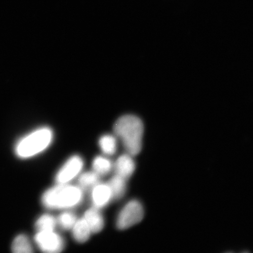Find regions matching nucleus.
Returning <instances> with one entry per match:
<instances>
[{
  "label": "nucleus",
  "mask_w": 253,
  "mask_h": 253,
  "mask_svg": "<svg viewBox=\"0 0 253 253\" xmlns=\"http://www.w3.org/2000/svg\"><path fill=\"white\" fill-rule=\"evenodd\" d=\"M114 132L123 142L127 153L135 156L142 148L144 125L140 119L133 115H125L117 120Z\"/></svg>",
  "instance_id": "1"
},
{
  "label": "nucleus",
  "mask_w": 253,
  "mask_h": 253,
  "mask_svg": "<svg viewBox=\"0 0 253 253\" xmlns=\"http://www.w3.org/2000/svg\"><path fill=\"white\" fill-rule=\"evenodd\" d=\"M83 193L78 186L59 184L42 195L44 207L48 209H65L75 207L82 201Z\"/></svg>",
  "instance_id": "2"
},
{
  "label": "nucleus",
  "mask_w": 253,
  "mask_h": 253,
  "mask_svg": "<svg viewBox=\"0 0 253 253\" xmlns=\"http://www.w3.org/2000/svg\"><path fill=\"white\" fill-rule=\"evenodd\" d=\"M52 137V131L49 128L37 129L18 141L15 148V153L22 158L36 156L49 146Z\"/></svg>",
  "instance_id": "3"
},
{
  "label": "nucleus",
  "mask_w": 253,
  "mask_h": 253,
  "mask_svg": "<svg viewBox=\"0 0 253 253\" xmlns=\"http://www.w3.org/2000/svg\"><path fill=\"white\" fill-rule=\"evenodd\" d=\"M144 211L142 205L137 200L129 201L120 211L117 220V227L120 230L128 229L140 223L143 219Z\"/></svg>",
  "instance_id": "4"
},
{
  "label": "nucleus",
  "mask_w": 253,
  "mask_h": 253,
  "mask_svg": "<svg viewBox=\"0 0 253 253\" xmlns=\"http://www.w3.org/2000/svg\"><path fill=\"white\" fill-rule=\"evenodd\" d=\"M35 241L44 253H57L64 249L65 243L62 237L53 231L38 232L35 236Z\"/></svg>",
  "instance_id": "5"
},
{
  "label": "nucleus",
  "mask_w": 253,
  "mask_h": 253,
  "mask_svg": "<svg viewBox=\"0 0 253 253\" xmlns=\"http://www.w3.org/2000/svg\"><path fill=\"white\" fill-rule=\"evenodd\" d=\"M83 166V160L80 157H72L57 173L56 182L58 184H66L78 175Z\"/></svg>",
  "instance_id": "6"
},
{
  "label": "nucleus",
  "mask_w": 253,
  "mask_h": 253,
  "mask_svg": "<svg viewBox=\"0 0 253 253\" xmlns=\"http://www.w3.org/2000/svg\"><path fill=\"white\" fill-rule=\"evenodd\" d=\"M132 157L127 154L118 158L115 165L116 175L126 180L130 178L135 169V164Z\"/></svg>",
  "instance_id": "7"
},
{
  "label": "nucleus",
  "mask_w": 253,
  "mask_h": 253,
  "mask_svg": "<svg viewBox=\"0 0 253 253\" xmlns=\"http://www.w3.org/2000/svg\"><path fill=\"white\" fill-rule=\"evenodd\" d=\"M93 204L98 209L105 207L112 199L109 186L107 184H98L92 189L91 194Z\"/></svg>",
  "instance_id": "8"
},
{
  "label": "nucleus",
  "mask_w": 253,
  "mask_h": 253,
  "mask_svg": "<svg viewBox=\"0 0 253 253\" xmlns=\"http://www.w3.org/2000/svg\"><path fill=\"white\" fill-rule=\"evenodd\" d=\"M83 217L86 220L91 233H98L103 229L104 219L99 209L95 207L89 209L85 212Z\"/></svg>",
  "instance_id": "9"
},
{
  "label": "nucleus",
  "mask_w": 253,
  "mask_h": 253,
  "mask_svg": "<svg viewBox=\"0 0 253 253\" xmlns=\"http://www.w3.org/2000/svg\"><path fill=\"white\" fill-rule=\"evenodd\" d=\"M72 229L73 236L76 241L84 243L89 239L91 232L84 217L77 220Z\"/></svg>",
  "instance_id": "10"
},
{
  "label": "nucleus",
  "mask_w": 253,
  "mask_h": 253,
  "mask_svg": "<svg viewBox=\"0 0 253 253\" xmlns=\"http://www.w3.org/2000/svg\"><path fill=\"white\" fill-rule=\"evenodd\" d=\"M126 181L117 175L111 178L107 185L109 186L112 199H119L124 196L126 191Z\"/></svg>",
  "instance_id": "11"
},
{
  "label": "nucleus",
  "mask_w": 253,
  "mask_h": 253,
  "mask_svg": "<svg viewBox=\"0 0 253 253\" xmlns=\"http://www.w3.org/2000/svg\"><path fill=\"white\" fill-rule=\"evenodd\" d=\"M12 252L14 253H31L33 252V247L29 239L24 235L18 236L12 242Z\"/></svg>",
  "instance_id": "12"
},
{
  "label": "nucleus",
  "mask_w": 253,
  "mask_h": 253,
  "mask_svg": "<svg viewBox=\"0 0 253 253\" xmlns=\"http://www.w3.org/2000/svg\"><path fill=\"white\" fill-rule=\"evenodd\" d=\"M78 183L80 188L93 189L99 183V175L94 171L85 172L79 176Z\"/></svg>",
  "instance_id": "13"
},
{
  "label": "nucleus",
  "mask_w": 253,
  "mask_h": 253,
  "mask_svg": "<svg viewBox=\"0 0 253 253\" xmlns=\"http://www.w3.org/2000/svg\"><path fill=\"white\" fill-rule=\"evenodd\" d=\"M57 220L50 214H43L37 220L36 223L38 232L41 231H53L55 228Z\"/></svg>",
  "instance_id": "14"
},
{
  "label": "nucleus",
  "mask_w": 253,
  "mask_h": 253,
  "mask_svg": "<svg viewBox=\"0 0 253 253\" xmlns=\"http://www.w3.org/2000/svg\"><path fill=\"white\" fill-rule=\"evenodd\" d=\"M99 145L104 154L113 155L117 150L116 139L112 135H104L100 138Z\"/></svg>",
  "instance_id": "15"
},
{
  "label": "nucleus",
  "mask_w": 253,
  "mask_h": 253,
  "mask_svg": "<svg viewBox=\"0 0 253 253\" xmlns=\"http://www.w3.org/2000/svg\"><path fill=\"white\" fill-rule=\"evenodd\" d=\"M93 171L99 175H106L112 169V164L107 158L103 157H97L94 158L93 163Z\"/></svg>",
  "instance_id": "16"
},
{
  "label": "nucleus",
  "mask_w": 253,
  "mask_h": 253,
  "mask_svg": "<svg viewBox=\"0 0 253 253\" xmlns=\"http://www.w3.org/2000/svg\"><path fill=\"white\" fill-rule=\"evenodd\" d=\"M77 221V217L71 212L62 213L58 217V220L59 225L65 230L72 229Z\"/></svg>",
  "instance_id": "17"
}]
</instances>
